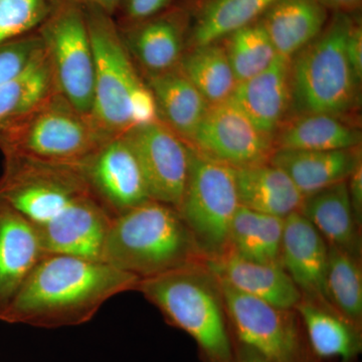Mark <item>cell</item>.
Returning <instances> with one entry per match:
<instances>
[{"label":"cell","instance_id":"1","mask_svg":"<svg viewBox=\"0 0 362 362\" xmlns=\"http://www.w3.org/2000/svg\"><path fill=\"white\" fill-rule=\"evenodd\" d=\"M0 199L33 226L45 255L100 259L114 216L93 192L80 166L4 156Z\"/></svg>","mask_w":362,"mask_h":362},{"label":"cell","instance_id":"2","mask_svg":"<svg viewBox=\"0 0 362 362\" xmlns=\"http://www.w3.org/2000/svg\"><path fill=\"white\" fill-rule=\"evenodd\" d=\"M140 281L101 259L47 254L0 314V321L47 329L82 325L112 298L137 291Z\"/></svg>","mask_w":362,"mask_h":362},{"label":"cell","instance_id":"3","mask_svg":"<svg viewBox=\"0 0 362 362\" xmlns=\"http://www.w3.org/2000/svg\"><path fill=\"white\" fill-rule=\"evenodd\" d=\"M137 291L166 322L187 333L202 362H235V345L220 281L206 262L143 279Z\"/></svg>","mask_w":362,"mask_h":362},{"label":"cell","instance_id":"4","mask_svg":"<svg viewBox=\"0 0 362 362\" xmlns=\"http://www.w3.org/2000/svg\"><path fill=\"white\" fill-rule=\"evenodd\" d=\"M100 259L140 280L206 262L177 209L152 199L113 218Z\"/></svg>","mask_w":362,"mask_h":362},{"label":"cell","instance_id":"5","mask_svg":"<svg viewBox=\"0 0 362 362\" xmlns=\"http://www.w3.org/2000/svg\"><path fill=\"white\" fill-rule=\"evenodd\" d=\"M84 9L95 59L90 118L108 137L158 122L153 95L131 59L113 16L96 6Z\"/></svg>","mask_w":362,"mask_h":362},{"label":"cell","instance_id":"6","mask_svg":"<svg viewBox=\"0 0 362 362\" xmlns=\"http://www.w3.org/2000/svg\"><path fill=\"white\" fill-rule=\"evenodd\" d=\"M352 16L340 11L331 13L320 35L290 59L289 118L305 114H329L345 119L358 107L361 82L346 54Z\"/></svg>","mask_w":362,"mask_h":362},{"label":"cell","instance_id":"7","mask_svg":"<svg viewBox=\"0 0 362 362\" xmlns=\"http://www.w3.org/2000/svg\"><path fill=\"white\" fill-rule=\"evenodd\" d=\"M90 115L58 90L11 129L0 134L4 156L81 166L107 140Z\"/></svg>","mask_w":362,"mask_h":362},{"label":"cell","instance_id":"8","mask_svg":"<svg viewBox=\"0 0 362 362\" xmlns=\"http://www.w3.org/2000/svg\"><path fill=\"white\" fill-rule=\"evenodd\" d=\"M187 146V185L177 211L207 261L228 252L230 223L240 206L235 169Z\"/></svg>","mask_w":362,"mask_h":362},{"label":"cell","instance_id":"9","mask_svg":"<svg viewBox=\"0 0 362 362\" xmlns=\"http://www.w3.org/2000/svg\"><path fill=\"white\" fill-rule=\"evenodd\" d=\"M40 37L57 90L90 115L94 100L95 59L84 6L64 0L40 26Z\"/></svg>","mask_w":362,"mask_h":362},{"label":"cell","instance_id":"10","mask_svg":"<svg viewBox=\"0 0 362 362\" xmlns=\"http://www.w3.org/2000/svg\"><path fill=\"white\" fill-rule=\"evenodd\" d=\"M218 281L235 342L270 362H320L309 349L296 311L272 306Z\"/></svg>","mask_w":362,"mask_h":362},{"label":"cell","instance_id":"11","mask_svg":"<svg viewBox=\"0 0 362 362\" xmlns=\"http://www.w3.org/2000/svg\"><path fill=\"white\" fill-rule=\"evenodd\" d=\"M202 154L233 169L270 162L273 139L232 102L211 105L189 142Z\"/></svg>","mask_w":362,"mask_h":362},{"label":"cell","instance_id":"12","mask_svg":"<svg viewBox=\"0 0 362 362\" xmlns=\"http://www.w3.org/2000/svg\"><path fill=\"white\" fill-rule=\"evenodd\" d=\"M137 159L152 201L178 209L187 185V143L160 121L123 135Z\"/></svg>","mask_w":362,"mask_h":362},{"label":"cell","instance_id":"13","mask_svg":"<svg viewBox=\"0 0 362 362\" xmlns=\"http://www.w3.org/2000/svg\"><path fill=\"white\" fill-rule=\"evenodd\" d=\"M80 168L114 218L151 199L137 159L123 135L109 138Z\"/></svg>","mask_w":362,"mask_h":362},{"label":"cell","instance_id":"14","mask_svg":"<svg viewBox=\"0 0 362 362\" xmlns=\"http://www.w3.org/2000/svg\"><path fill=\"white\" fill-rule=\"evenodd\" d=\"M118 30L143 77L180 66L187 51L189 16L176 0L166 11Z\"/></svg>","mask_w":362,"mask_h":362},{"label":"cell","instance_id":"15","mask_svg":"<svg viewBox=\"0 0 362 362\" xmlns=\"http://www.w3.org/2000/svg\"><path fill=\"white\" fill-rule=\"evenodd\" d=\"M328 251L326 240L300 211L285 218L281 266L303 299L333 308L326 291Z\"/></svg>","mask_w":362,"mask_h":362},{"label":"cell","instance_id":"16","mask_svg":"<svg viewBox=\"0 0 362 362\" xmlns=\"http://www.w3.org/2000/svg\"><path fill=\"white\" fill-rule=\"evenodd\" d=\"M230 101L273 139L291 109L290 59L277 56L266 70L239 83Z\"/></svg>","mask_w":362,"mask_h":362},{"label":"cell","instance_id":"17","mask_svg":"<svg viewBox=\"0 0 362 362\" xmlns=\"http://www.w3.org/2000/svg\"><path fill=\"white\" fill-rule=\"evenodd\" d=\"M220 280L243 294L286 310H295L302 295L280 263H259L232 252L206 261Z\"/></svg>","mask_w":362,"mask_h":362},{"label":"cell","instance_id":"18","mask_svg":"<svg viewBox=\"0 0 362 362\" xmlns=\"http://www.w3.org/2000/svg\"><path fill=\"white\" fill-rule=\"evenodd\" d=\"M45 255L33 226L0 199V314Z\"/></svg>","mask_w":362,"mask_h":362},{"label":"cell","instance_id":"19","mask_svg":"<svg viewBox=\"0 0 362 362\" xmlns=\"http://www.w3.org/2000/svg\"><path fill=\"white\" fill-rule=\"evenodd\" d=\"M270 163L282 169L305 197L349 180L362 164L361 149H275Z\"/></svg>","mask_w":362,"mask_h":362},{"label":"cell","instance_id":"20","mask_svg":"<svg viewBox=\"0 0 362 362\" xmlns=\"http://www.w3.org/2000/svg\"><path fill=\"white\" fill-rule=\"evenodd\" d=\"M317 361L354 362L362 350V329L335 309L302 298L295 308Z\"/></svg>","mask_w":362,"mask_h":362},{"label":"cell","instance_id":"21","mask_svg":"<svg viewBox=\"0 0 362 362\" xmlns=\"http://www.w3.org/2000/svg\"><path fill=\"white\" fill-rule=\"evenodd\" d=\"M153 95L159 121L189 142L211 105L177 68L143 76Z\"/></svg>","mask_w":362,"mask_h":362},{"label":"cell","instance_id":"22","mask_svg":"<svg viewBox=\"0 0 362 362\" xmlns=\"http://www.w3.org/2000/svg\"><path fill=\"white\" fill-rule=\"evenodd\" d=\"M189 16L187 49L211 44L259 21L277 0H178Z\"/></svg>","mask_w":362,"mask_h":362},{"label":"cell","instance_id":"23","mask_svg":"<svg viewBox=\"0 0 362 362\" xmlns=\"http://www.w3.org/2000/svg\"><path fill=\"white\" fill-rule=\"evenodd\" d=\"M330 14L319 0H277L259 21L278 56L291 59L320 35Z\"/></svg>","mask_w":362,"mask_h":362},{"label":"cell","instance_id":"24","mask_svg":"<svg viewBox=\"0 0 362 362\" xmlns=\"http://www.w3.org/2000/svg\"><path fill=\"white\" fill-rule=\"evenodd\" d=\"M300 213L329 246L361 259V228L350 204L347 180L305 197Z\"/></svg>","mask_w":362,"mask_h":362},{"label":"cell","instance_id":"25","mask_svg":"<svg viewBox=\"0 0 362 362\" xmlns=\"http://www.w3.org/2000/svg\"><path fill=\"white\" fill-rule=\"evenodd\" d=\"M235 176L240 206L282 218L300 211L303 195L289 176L270 162L235 169Z\"/></svg>","mask_w":362,"mask_h":362},{"label":"cell","instance_id":"26","mask_svg":"<svg viewBox=\"0 0 362 362\" xmlns=\"http://www.w3.org/2000/svg\"><path fill=\"white\" fill-rule=\"evenodd\" d=\"M275 149L339 150L361 146L358 128L329 114L290 117L273 138Z\"/></svg>","mask_w":362,"mask_h":362},{"label":"cell","instance_id":"27","mask_svg":"<svg viewBox=\"0 0 362 362\" xmlns=\"http://www.w3.org/2000/svg\"><path fill=\"white\" fill-rule=\"evenodd\" d=\"M284 223L240 206L230 223L228 252L259 263H280Z\"/></svg>","mask_w":362,"mask_h":362},{"label":"cell","instance_id":"28","mask_svg":"<svg viewBox=\"0 0 362 362\" xmlns=\"http://www.w3.org/2000/svg\"><path fill=\"white\" fill-rule=\"evenodd\" d=\"M180 68L209 105L228 101L239 84L221 40L187 49Z\"/></svg>","mask_w":362,"mask_h":362},{"label":"cell","instance_id":"29","mask_svg":"<svg viewBox=\"0 0 362 362\" xmlns=\"http://www.w3.org/2000/svg\"><path fill=\"white\" fill-rule=\"evenodd\" d=\"M56 90L45 52L18 77L0 86V134L21 122Z\"/></svg>","mask_w":362,"mask_h":362},{"label":"cell","instance_id":"30","mask_svg":"<svg viewBox=\"0 0 362 362\" xmlns=\"http://www.w3.org/2000/svg\"><path fill=\"white\" fill-rule=\"evenodd\" d=\"M326 291L333 308L362 329L361 259L350 256L337 247L329 246Z\"/></svg>","mask_w":362,"mask_h":362},{"label":"cell","instance_id":"31","mask_svg":"<svg viewBox=\"0 0 362 362\" xmlns=\"http://www.w3.org/2000/svg\"><path fill=\"white\" fill-rule=\"evenodd\" d=\"M221 42L239 83L266 70L278 56L259 20L230 33Z\"/></svg>","mask_w":362,"mask_h":362},{"label":"cell","instance_id":"32","mask_svg":"<svg viewBox=\"0 0 362 362\" xmlns=\"http://www.w3.org/2000/svg\"><path fill=\"white\" fill-rule=\"evenodd\" d=\"M64 0H0V44L37 32Z\"/></svg>","mask_w":362,"mask_h":362},{"label":"cell","instance_id":"33","mask_svg":"<svg viewBox=\"0 0 362 362\" xmlns=\"http://www.w3.org/2000/svg\"><path fill=\"white\" fill-rule=\"evenodd\" d=\"M39 32L0 44V86L18 77L45 56Z\"/></svg>","mask_w":362,"mask_h":362},{"label":"cell","instance_id":"34","mask_svg":"<svg viewBox=\"0 0 362 362\" xmlns=\"http://www.w3.org/2000/svg\"><path fill=\"white\" fill-rule=\"evenodd\" d=\"M176 0H121L115 16L117 26L123 28L139 23L166 11Z\"/></svg>","mask_w":362,"mask_h":362},{"label":"cell","instance_id":"35","mask_svg":"<svg viewBox=\"0 0 362 362\" xmlns=\"http://www.w3.org/2000/svg\"><path fill=\"white\" fill-rule=\"evenodd\" d=\"M346 54L356 78L362 81V23L358 13L352 16L346 39Z\"/></svg>","mask_w":362,"mask_h":362},{"label":"cell","instance_id":"36","mask_svg":"<svg viewBox=\"0 0 362 362\" xmlns=\"http://www.w3.org/2000/svg\"><path fill=\"white\" fill-rule=\"evenodd\" d=\"M350 204L356 216V223L362 225V164L354 170L347 180Z\"/></svg>","mask_w":362,"mask_h":362},{"label":"cell","instance_id":"37","mask_svg":"<svg viewBox=\"0 0 362 362\" xmlns=\"http://www.w3.org/2000/svg\"><path fill=\"white\" fill-rule=\"evenodd\" d=\"M326 8L340 13H358L361 9L362 0H319Z\"/></svg>","mask_w":362,"mask_h":362},{"label":"cell","instance_id":"38","mask_svg":"<svg viewBox=\"0 0 362 362\" xmlns=\"http://www.w3.org/2000/svg\"><path fill=\"white\" fill-rule=\"evenodd\" d=\"M235 362H270L256 350L250 349L246 345L235 342Z\"/></svg>","mask_w":362,"mask_h":362},{"label":"cell","instance_id":"39","mask_svg":"<svg viewBox=\"0 0 362 362\" xmlns=\"http://www.w3.org/2000/svg\"><path fill=\"white\" fill-rule=\"evenodd\" d=\"M74 1L78 2V4L83 6H96L98 8L102 9L105 13L114 16L121 0H74Z\"/></svg>","mask_w":362,"mask_h":362}]
</instances>
